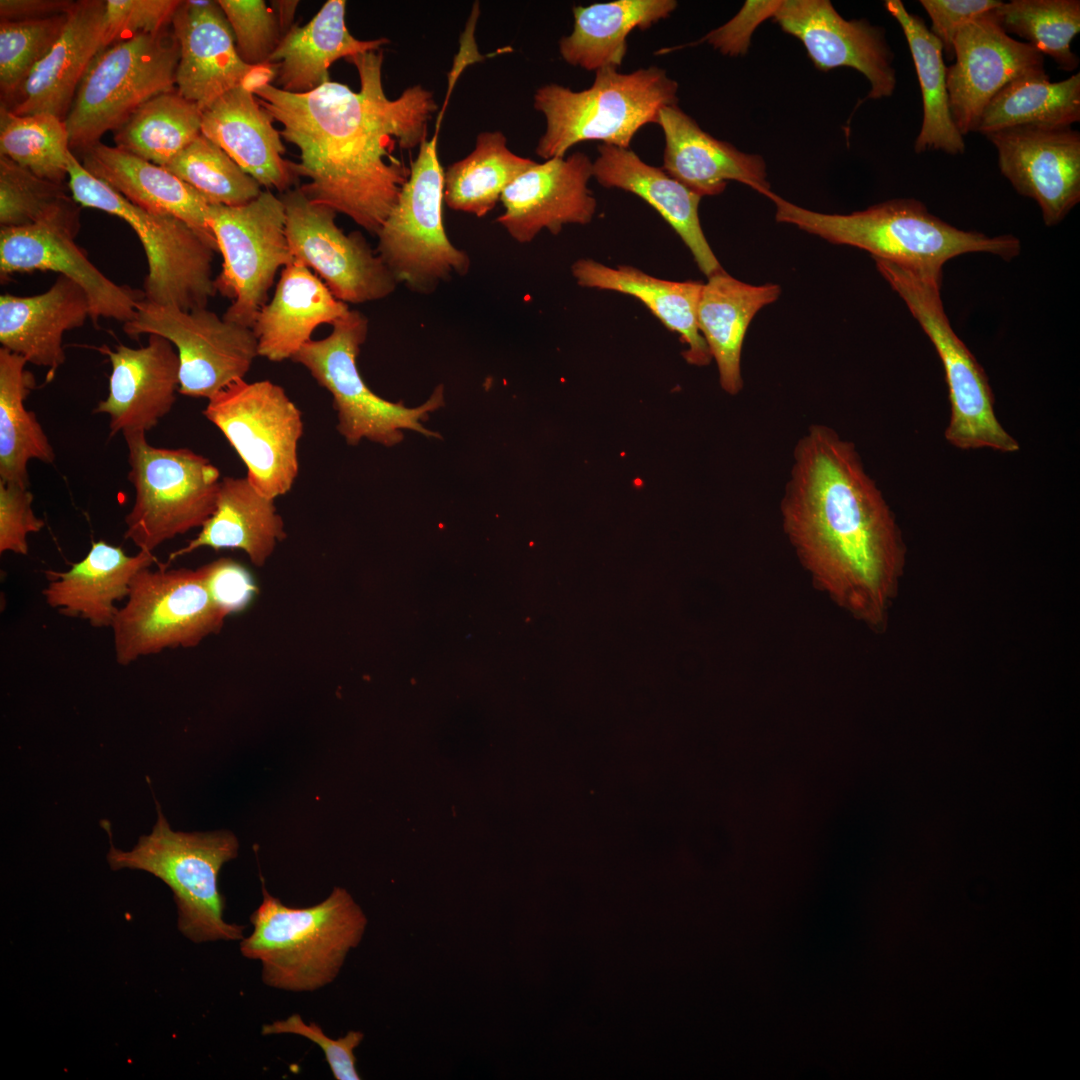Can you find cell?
Returning a JSON list of instances; mask_svg holds the SVG:
<instances>
[{"instance_id": "1", "label": "cell", "mask_w": 1080, "mask_h": 1080, "mask_svg": "<svg viewBox=\"0 0 1080 1080\" xmlns=\"http://www.w3.org/2000/svg\"><path fill=\"white\" fill-rule=\"evenodd\" d=\"M345 60L358 72V92L328 81L303 94L272 83L254 88L253 93L281 124L280 135L298 148V175L309 179L299 187L305 196L376 235L410 174V165L394 151L420 147L438 106L433 92L420 84L389 99L380 50Z\"/></svg>"}, {"instance_id": "2", "label": "cell", "mask_w": 1080, "mask_h": 1080, "mask_svg": "<svg viewBox=\"0 0 1080 1080\" xmlns=\"http://www.w3.org/2000/svg\"><path fill=\"white\" fill-rule=\"evenodd\" d=\"M781 515L815 583L854 617L882 629L906 549L854 444L826 425H811L794 448Z\"/></svg>"}, {"instance_id": "3", "label": "cell", "mask_w": 1080, "mask_h": 1080, "mask_svg": "<svg viewBox=\"0 0 1080 1080\" xmlns=\"http://www.w3.org/2000/svg\"><path fill=\"white\" fill-rule=\"evenodd\" d=\"M777 222L791 224L826 241L857 247L874 258L924 272L942 273L962 254L985 252L1011 260L1020 253L1012 235L987 236L956 228L913 198L892 199L850 214H828L798 206L771 190Z\"/></svg>"}, {"instance_id": "4", "label": "cell", "mask_w": 1080, "mask_h": 1080, "mask_svg": "<svg viewBox=\"0 0 1080 1080\" xmlns=\"http://www.w3.org/2000/svg\"><path fill=\"white\" fill-rule=\"evenodd\" d=\"M262 894L250 915L253 931L240 941L242 956L261 963L262 982L290 992L332 983L364 936L367 917L360 906L340 887L305 908L283 904L264 885Z\"/></svg>"}, {"instance_id": "5", "label": "cell", "mask_w": 1080, "mask_h": 1080, "mask_svg": "<svg viewBox=\"0 0 1080 1080\" xmlns=\"http://www.w3.org/2000/svg\"><path fill=\"white\" fill-rule=\"evenodd\" d=\"M677 92L678 83L657 66L630 73L601 68L592 85L581 91L544 84L533 97L534 109L546 120L535 153L544 160L562 158L586 141L629 149L640 128L657 124L663 107L678 104Z\"/></svg>"}, {"instance_id": "6", "label": "cell", "mask_w": 1080, "mask_h": 1080, "mask_svg": "<svg viewBox=\"0 0 1080 1080\" xmlns=\"http://www.w3.org/2000/svg\"><path fill=\"white\" fill-rule=\"evenodd\" d=\"M238 853V841L228 831L176 832L158 807L157 821L130 851L111 846L113 870L137 869L153 874L173 892L177 926L194 943L241 941L246 926L223 918L225 899L218 888L222 866Z\"/></svg>"}, {"instance_id": "7", "label": "cell", "mask_w": 1080, "mask_h": 1080, "mask_svg": "<svg viewBox=\"0 0 1080 1080\" xmlns=\"http://www.w3.org/2000/svg\"><path fill=\"white\" fill-rule=\"evenodd\" d=\"M68 188L81 206L117 216L130 225L145 251L148 273L143 300L191 311L216 293L212 262L216 243L184 221L145 210L91 175L72 152Z\"/></svg>"}, {"instance_id": "8", "label": "cell", "mask_w": 1080, "mask_h": 1080, "mask_svg": "<svg viewBox=\"0 0 1080 1080\" xmlns=\"http://www.w3.org/2000/svg\"><path fill=\"white\" fill-rule=\"evenodd\" d=\"M877 270L903 299L942 362L951 415L946 440L962 450L989 448L1003 453L1020 445L997 419L988 377L952 329L941 300L942 273L923 272L874 258Z\"/></svg>"}, {"instance_id": "9", "label": "cell", "mask_w": 1080, "mask_h": 1080, "mask_svg": "<svg viewBox=\"0 0 1080 1080\" xmlns=\"http://www.w3.org/2000/svg\"><path fill=\"white\" fill-rule=\"evenodd\" d=\"M332 326L327 337L309 340L291 360L304 366L329 391L337 412V430L347 444L356 446L367 439L393 447L403 440L404 430L440 437L422 422L444 405L443 386L439 385L417 407H406L378 396L367 386L357 366V357L368 334L367 317L350 310Z\"/></svg>"}, {"instance_id": "10", "label": "cell", "mask_w": 1080, "mask_h": 1080, "mask_svg": "<svg viewBox=\"0 0 1080 1080\" xmlns=\"http://www.w3.org/2000/svg\"><path fill=\"white\" fill-rule=\"evenodd\" d=\"M134 504L125 516L124 539L153 553L164 542L202 527L216 508L220 471L187 448L151 445L146 433L123 435Z\"/></svg>"}, {"instance_id": "11", "label": "cell", "mask_w": 1080, "mask_h": 1080, "mask_svg": "<svg viewBox=\"0 0 1080 1080\" xmlns=\"http://www.w3.org/2000/svg\"><path fill=\"white\" fill-rule=\"evenodd\" d=\"M178 60L179 45L169 26L103 48L65 119L71 150L81 152L100 142L147 101L175 90Z\"/></svg>"}, {"instance_id": "12", "label": "cell", "mask_w": 1080, "mask_h": 1080, "mask_svg": "<svg viewBox=\"0 0 1080 1080\" xmlns=\"http://www.w3.org/2000/svg\"><path fill=\"white\" fill-rule=\"evenodd\" d=\"M438 128L425 139L398 200L377 232V253L398 283L431 294L453 276L468 273V254L449 240L442 218L444 169L437 151Z\"/></svg>"}, {"instance_id": "13", "label": "cell", "mask_w": 1080, "mask_h": 1080, "mask_svg": "<svg viewBox=\"0 0 1080 1080\" xmlns=\"http://www.w3.org/2000/svg\"><path fill=\"white\" fill-rule=\"evenodd\" d=\"M168 566L138 572L115 615L113 646L121 666L166 649L195 647L220 632L228 617L212 600L199 569Z\"/></svg>"}, {"instance_id": "14", "label": "cell", "mask_w": 1080, "mask_h": 1080, "mask_svg": "<svg viewBox=\"0 0 1080 1080\" xmlns=\"http://www.w3.org/2000/svg\"><path fill=\"white\" fill-rule=\"evenodd\" d=\"M203 415L242 459L247 479L260 494L275 499L292 488L303 421L281 386L269 380L235 381L208 399Z\"/></svg>"}, {"instance_id": "15", "label": "cell", "mask_w": 1080, "mask_h": 1080, "mask_svg": "<svg viewBox=\"0 0 1080 1080\" xmlns=\"http://www.w3.org/2000/svg\"><path fill=\"white\" fill-rule=\"evenodd\" d=\"M208 225L223 256L215 287L232 300L223 318L252 328L278 270L293 260L284 204L262 190L244 205H209Z\"/></svg>"}, {"instance_id": "16", "label": "cell", "mask_w": 1080, "mask_h": 1080, "mask_svg": "<svg viewBox=\"0 0 1080 1080\" xmlns=\"http://www.w3.org/2000/svg\"><path fill=\"white\" fill-rule=\"evenodd\" d=\"M133 339L159 335L176 348L179 393L207 400L242 380L259 356L252 328L219 317L205 308L191 311L139 301L134 317L123 324Z\"/></svg>"}, {"instance_id": "17", "label": "cell", "mask_w": 1080, "mask_h": 1080, "mask_svg": "<svg viewBox=\"0 0 1080 1080\" xmlns=\"http://www.w3.org/2000/svg\"><path fill=\"white\" fill-rule=\"evenodd\" d=\"M291 255L344 303L361 304L391 295L399 284L360 231L345 234L336 212L311 202L300 188L281 195Z\"/></svg>"}, {"instance_id": "18", "label": "cell", "mask_w": 1080, "mask_h": 1080, "mask_svg": "<svg viewBox=\"0 0 1080 1080\" xmlns=\"http://www.w3.org/2000/svg\"><path fill=\"white\" fill-rule=\"evenodd\" d=\"M171 27L179 45L176 90L202 111L234 88L246 86L253 91L276 78L275 65L251 66L242 61L217 1H181Z\"/></svg>"}, {"instance_id": "19", "label": "cell", "mask_w": 1080, "mask_h": 1080, "mask_svg": "<svg viewBox=\"0 0 1080 1080\" xmlns=\"http://www.w3.org/2000/svg\"><path fill=\"white\" fill-rule=\"evenodd\" d=\"M1001 174L1041 209L1046 226L1080 201V133L1071 126H1016L986 135Z\"/></svg>"}, {"instance_id": "20", "label": "cell", "mask_w": 1080, "mask_h": 1080, "mask_svg": "<svg viewBox=\"0 0 1080 1080\" xmlns=\"http://www.w3.org/2000/svg\"><path fill=\"white\" fill-rule=\"evenodd\" d=\"M772 18L799 39L814 66L857 70L870 83L866 99L893 94L896 74L884 29L866 19H844L828 0H779Z\"/></svg>"}, {"instance_id": "21", "label": "cell", "mask_w": 1080, "mask_h": 1080, "mask_svg": "<svg viewBox=\"0 0 1080 1080\" xmlns=\"http://www.w3.org/2000/svg\"><path fill=\"white\" fill-rule=\"evenodd\" d=\"M953 55L946 82L951 115L962 136L975 132L984 108L1009 82L1045 70L1044 56L1007 34L992 11L958 31Z\"/></svg>"}, {"instance_id": "22", "label": "cell", "mask_w": 1080, "mask_h": 1080, "mask_svg": "<svg viewBox=\"0 0 1080 1080\" xmlns=\"http://www.w3.org/2000/svg\"><path fill=\"white\" fill-rule=\"evenodd\" d=\"M593 161L583 152L535 163L503 191L504 212L496 222L519 243L543 229L557 235L566 224L592 221L597 202L588 188Z\"/></svg>"}, {"instance_id": "23", "label": "cell", "mask_w": 1080, "mask_h": 1080, "mask_svg": "<svg viewBox=\"0 0 1080 1080\" xmlns=\"http://www.w3.org/2000/svg\"><path fill=\"white\" fill-rule=\"evenodd\" d=\"M78 230L56 224L1 228L2 278L19 272L54 271L75 281L86 292L90 318L126 323L136 312L143 292L118 285L105 276L76 244Z\"/></svg>"}, {"instance_id": "24", "label": "cell", "mask_w": 1080, "mask_h": 1080, "mask_svg": "<svg viewBox=\"0 0 1080 1080\" xmlns=\"http://www.w3.org/2000/svg\"><path fill=\"white\" fill-rule=\"evenodd\" d=\"M98 349L112 370L108 395L94 413L109 416L111 436L147 433L171 411L179 392V358L173 344L152 334L143 347L119 344Z\"/></svg>"}, {"instance_id": "25", "label": "cell", "mask_w": 1080, "mask_h": 1080, "mask_svg": "<svg viewBox=\"0 0 1080 1080\" xmlns=\"http://www.w3.org/2000/svg\"><path fill=\"white\" fill-rule=\"evenodd\" d=\"M105 1L79 0L49 52L1 106L15 115L48 113L65 120L78 87L104 48Z\"/></svg>"}, {"instance_id": "26", "label": "cell", "mask_w": 1080, "mask_h": 1080, "mask_svg": "<svg viewBox=\"0 0 1080 1080\" xmlns=\"http://www.w3.org/2000/svg\"><path fill=\"white\" fill-rule=\"evenodd\" d=\"M664 135L662 169L699 196L722 193L728 181L743 183L760 194L770 190L762 156L738 150L702 130L678 104L659 111Z\"/></svg>"}, {"instance_id": "27", "label": "cell", "mask_w": 1080, "mask_h": 1080, "mask_svg": "<svg viewBox=\"0 0 1080 1080\" xmlns=\"http://www.w3.org/2000/svg\"><path fill=\"white\" fill-rule=\"evenodd\" d=\"M273 121L252 89L239 86L203 111L201 133L261 187L284 193L300 176L296 163L283 158L285 147Z\"/></svg>"}, {"instance_id": "28", "label": "cell", "mask_w": 1080, "mask_h": 1080, "mask_svg": "<svg viewBox=\"0 0 1080 1080\" xmlns=\"http://www.w3.org/2000/svg\"><path fill=\"white\" fill-rule=\"evenodd\" d=\"M88 317L86 292L60 275L43 293L0 296V343L27 363L47 368L46 381L50 382L66 358L64 333L83 326Z\"/></svg>"}, {"instance_id": "29", "label": "cell", "mask_w": 1080, "mask_h": 1080, "mask_svg": "<svg viewBox=\"0 0 1080 1080\" xmlns=\"http://www.w3.org/2000/svg\"><path fill=\"white\" fill-rule=\"evenodd\" d=\"M597 151L593 177L601 186L633 193L652 206L682 239L707 278L724 271L700 224L701 196L661 167L644 162L630 148L600 144Z\"/></svg>"}, {"instance_id": "30", "label": "cell", "mask_w": 1080, "mask_h": 1080, "mask_svg": "<svg viewBox=\"0 0 1080 1080\" xmlns=\"http://www.w3.org/2000/svg\"><path fill=\"white\" fill-rule=\"evenodd\" d=\"M155 562L151 552L129 556L100 540L67 571H45L49 583L42 594L64 616L82 618L96 628L111 627L119 609L115 603L127 598L135 575Z\"/></svg>"}, {"instance_id": "31", "label": "cell", "mask_w": 1080, "mask_h": 1080, "mask_svg": "<svg viewBox=\"0 0 1080 1080\" xmlns=\"http://www.w3.org/2000/svg\"><path fill=\"white\" fill-rule=\"evenodd\" d=\"M349 311L311 269L293 259L252 326L258 354L272 362L291 359L318 326L333 325Z\"/></svg>"}, {"instance_id": "32", "label": "cell", "mask_w": 1080, "mask_h": 1080, "mask_svg": "<svg viewBox=\"0 0 1080 1080\" xmlns=\"http://www.w3.org/2000/svg\"><path fill=\"white\" fill-rule=\"evenodd\" d=\"M81 153L82 166L128 201L153 213L174 216L216 243L208 225L210 204L166 168L101 142Z\"/></svg>"}, {"instance_id": "33", "label": "cell", "mask_w": 1080, "mask_h": 1080, "mask_svg": "<svg viewBox=\"0 0 1080 1080\" xmlns=\"http://www.w3.org/2000/svg\"><path fill=\"white\" fill-rule=\"evenodd\" d=\"M345 13L346 1L328 0L307 24L292 26L281 37L268 60L275 65L278 88L294 94L313 91L330 81L333 62L390 42L385 37L355 38L346 27Z\"/></svg>"}, {"instance_id": "34", "label": "cell", "mask_w": 1080, "mask_h": 1080, "mask_svg": "<svg viewBox=\"0 0 1080 1080\" xmlns=\"http://www.w3.org/2000/svg\"><path fill=\"white\" fill-rule=\"evenodd\" d=\"M572 274L578 285L631 295L643 302L687 346L682 353L691 365L705 366L712 359L697 324V307L703 283L676 282L653 277L627 265L616 268L592 259L574 262Z\"/></svg>"}, {"instance_id": "35", "label": "cell", "mask_w": 1080, "mask_h": 1080, "mask_svg": "<svg viewBox=\"0 0 1080 1080\" xmlns=\"http://www.w3.org/2000/svg\"><path fill=\"white\" fill-rule=\"evenodd\" d=\"M780 293L777 284L751 285L725 271L708 277L703 284L697 324L717 364L720 385L728 394H738L743 386L741 352L750 322Z\"/></svg>"}, {"instance_id": "36", "label": "cell", "mask_w": 1080, "mask_h": 1080, "mask_svg": "<svg viewBox=\"0 0 1080 1080\" xmlns=\"http://www.w3.org/2000/svg\"><path fill=\"white\" fill-rule=\"evenodd\" d=\"M286 537L284 522L277 513L274 499L260 494L247 477L221 479L216 508L202 525L198 535L184 547L169 554L166 564L209 547L245 552L250 561L262 567L278 542Z\"/></svg>"}, {"instance_id": "37", "label": "cell", "mask_w": 1080, "mask_h": 1080, "mask_svg": "<svg viewBox=\"0 0 1080 1080\" xmlns=\"http://www.w3.org/2000/svg\"><path fill=\"white\" fill-rule=\"evenodd\" d=\"M675 0H615L573 6L574 24L558 43L562 59L588 71L618 68L627 52V37L668 18Z\"/></svg>"}, {"instance_id": "38", "label": "cell", "mask_w": 1080, "mask_h": 1080, "mask_svg": "<svg viewBox=\"0 0 1080 1080\" xmlns=\"http://www.w3.org/2000/svg\"><path fill=\"white\" fill-rule=\"evenodd\" d=\"M884 7L904 33L920 85L923 118L914 143L915 152L943 151L950 155L963 154L966 145L950 111L947 67L941 43L924 20L910 13L902 1L886 0Z\"/></svg>"}, {"instance_id": "39", "label": "cell", "mask_w": 1080, "mask_h": 1080, "mask_svg": "<svg viewBox=\"0 0 1080 1080\" xmlns=\"http://www.w3.org/2000/svg\"><path fill=\"white\" fill-rule=\"evenodd\" d=\"M26 363L22 356L0 349V480L24 488L29 487L30 460L46 464L55 460L36 414L24 405L36 385Z\"/></svg>"}, {"instance_id": "40", "label": "cell", "mask_w": 1080, "mask_h": 1080, "mask_svg": "<svg viewBox=\"0 0 1080 1080\" xmlns=\"http://www.w3.org/2000/svg\"><path fill=\"white\" fill-rule=\"evenodd\" d=\"M1080 121V73L1052 82L1045 70L1004 86L984 108L975 132L1024 126H1071Z\"/></svg>"}, {"instance_id": "41", "label": "cell", "mask_w": 1080, "mask_h": 1080, "mask_svg": "<svg viewBox=\"0 0 1080 1080\" xmlns=\"http://www.w3.org/2000/svg\"><path fill=\"white\" fill-rule=\"evenodd\" d=\"M535 163L512 152L501 131H482L471 153L444 170L443 200L452 210L483 217L506 187Z\"/></svg>"}, {"instance_id": "42", "label": "cell", "mask_w": 1080, "mask_h": 1080, "mask_svg": "<svg viewBox=\"0 0 1080 1080\" xmlns=\"http://www.w3.org/2000/svg\"><path fill=\"white\" fill-rule=\"evenodd\" d=\"M203 111L177 90L147 101L115 131V146L164 167L201 134Z\"/></svg>"}, {"instance_id": "43", "label": "cell", "mask_w": 1080, "mask_h": 1080, "mask_svg": "<svg viewBox=\"0 0 1080 1080\" xmlns=\"http://www.w3.org/2000/svg\"><path fill=\"white\" fill-rule=\"evenodd\" d=\"M1007 33L1025 39L1042 55L1051 57L1058 68L1074 71L1079 57L1071 42L1080 31L1079 0H1011L993 11Z\"/></svg>"}, {"instance_id": "44", "label": "cell", "mask_w": 1080, "mask_h": 1080, "mask_svg": "<svg viewBox=\"0 0 1080 1080\" xmlns=\"http://www.w3.org/2000/svg\"><path fill=\"white\" fill-rule=\"evenodd\" d=\"M67 187L0 155L1 228L56 224L79 230V204Z\"/></svg>"}, {"instance_id": "45", "label": "cell", "mask_w": 1080, "mask_h": 1080, "mask_svg": "<svg viewBox=\"0 0 1080 1080\" xmlns=\"http://www.w3.org/2000/svg\"><path fill=\"white\" fill-rule=\"evenodd\" d=\"M72 152L65 120L48 113L15 115L0 107V155L38 177L64 183Z\"/></svg>"}, {"instance_id": "46", "label": "cell", "mask_w": 1080, "mask_h": 1080, "mask_svg": "<svg viewBox=\"0 0 1080 1080\" xmlns=\"http://www.w3.org/2000/svg\"><path fill=\"white\" fill-rule=\"evenodd\" d=\"M164 168L194 188L210 205L240 206L262 192L256 180L202 133Z\"/></svg>"}, {"instance_id": "47", "label": "cell", "mask_w": 1080, "mask_h": 1080, "mask_svg": "<svg viewBox=\"0 0 1080 1080\" xmlns=\"http://www.w3.org/2000/svg\"><path fill=\"white\" fill-rule=\"evenodd\" d=\"M67 17L68 14L32 21L0 20L1 99L14 93L49 52Z\"/></svg>"}, {"instance_id": "48", "label": "cell", "mask_w": 1080, "mask_h": 1080, "mask_svg": "<svg viewBox=\"0 0 1080 1080\" xmlns=\"http://www.w3.org/2000/svg\"><path fill=\"white\" fill-rule=\"evenodd\" d=\"M233 31L237 52L248 65L260 66L277 47L282 34L275 12L263 0H218Z\"/></svg>"}, {"instance_id": "49", "label": "cell", "mask_w": 1080, "mask_h": 1080, "mask_svg": "<svg viewBox=\"0 0 1080 1080\" xmlns=\"http://www.w3.org/2000/svg\"><path fill=\"white\" fill-rule=\"evenodd\" d=\"M179 0L105 1L104 48L144 34H155L171 25Z\"/></svg>"}, {"instance_id": "50", "label": "cell", "mask_w": 1080, "mask_h": 1080, "mask_svg": "<svg viewBox=\"0 0 1080 1080\" xmlns=\"http://www.w3.org/2000/svg\"><path fill=\"white\" fill-rule=\"evenodd\" d=\"M263 1036L293 1034L304 1037L320 1047L336 1080H360L354 1050L364 1039L361 1031L350 1030L344 1036L333 1039L327 1036L315 1022L306 1023L300 1014L275 1020L261 1027Z\"/></svg>"}, {"instance_id": "51", "label": "cell", "mask_w": 1080, "mask_h": 1080, "mask_svg": "<svg viewBox=\"0 0 1080 1080\" xmlns=\"http://www.w3.org/2000/svg\"><path fill=\"white\" fill-rule=\"evenodd\" d=\"M33 494L28 488L0 480V553L27 555V536L45 526L32 509Z\"/></svg>"}, {"instance_id": "52", "label": "cell", "mask_w": 1080, "mask_h": 1080, "mask_svg": "<svg viewBox=\"0 0 1080 1080\" xmlns=\"http://www.w3.org/2000/svg\"><path fill=\"white\" fill-rule=\"evenodd\" d=\"M198 569L212 600L227 615L244 610L258 592L250 572L231 558Z\"/></svg>"}, {"instance_id": "53", "label": "cell", "mask_w": 1080, "mask_h": 1080, "mask_svg": "<svg viewBox=\"0 0 1080 1080\" xmlns=\"http://www.w3.org/2000/svg\"><path fill=\"white\" fill-rule=\"evenodd\" d=\"M931 20V33L942 45L948 60H953V42L958 31L979 16L993 11L1000 0H920Z\"/></svg>"}, {"instance_id": "54", "label": "cell", "mask_w": 1080, "mask_h": 1080, "mask_svg": "<svg viewBox=\"0 0 1080 1080\" xmlns=\"http://www.w3.org/2000/svg\"><path fill=\"white\" fill-rule=\"evenodd\" d=\"M779 1H746L742 9L723 26L710 31L697 43L707 42L724 55L745 54L756 27L772 18Z\"/></svg>"}, {"instance_id": "55", "label": "cell", "mask_w": 1080, "mask_h": 1080, "mask_svg": "<svg viewBox=\"0 0 1080 1080\" xmlns=\"http://www.w3.org/2000/svg\"><path fill=\"white\" fill-rule=\"evenodd\" d=\"M72 0H1L0 20L32 21L68 14Z\"/></svg>"}, {"instance_id": "56", "label": "cell", "mask_w": 1080, "mask_h": 1080, "mask_svg": "<svg viewBox=\"0 0 1080 1080\" xmlns=\"http://www.w3.org/2000/svg\"><path fill=\"white\" fill-rule=\"evenodd\" d=\"M298 3L299 1H272V9L276 14L282 36L292 28Z\"/></svg>"}]
</instances>
